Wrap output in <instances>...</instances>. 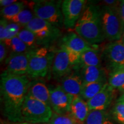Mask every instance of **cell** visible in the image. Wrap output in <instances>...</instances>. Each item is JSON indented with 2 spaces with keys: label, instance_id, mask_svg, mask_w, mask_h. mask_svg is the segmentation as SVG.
Instances as JSON below:
<instances>
[{
  "label": "cell",
  "instance_id": "cell-17",
  "mask_svg": "<svg viewBox=\"0 0 124 124\" xmlns=\"http://www.w3.org/2000/svg\"><path fill=\"white\" fill-rule=\"evenodd\" d=\"M90 112L87 101L80 97L74 98L71 106L70 114L77 124H83Z\"/></svg>",
  "mask_w": 124,
  "mask_h": 124
},
{
  "label": "cell",
  "instance_id": "cell-28",
  "mask_svg": "<svg viewBox=\"0 0 124 124\" xmlns=\"http://www.w3.org/2000/svg\"><path fill=\"white\" fill-rule=\"evenodd\" d=\"M48 124H77L70 113L60 114L53 112Z\"/></svg>",
  "mask_w": 124,
  "mask_h": 124
},
{
  "label": "cell",
  "instance_id": "cell-7",
  "mask_svg": "<svg viewBox=\"0 0 124 124\" xmlns=\"http://www.w3.org/2000/svg\"><path fill=\"white\" fill-rule=\"evenodd\" d=\"M33 14L59 28H62L63 16L62 12V1H37L32 3Z\"/></svg>",
  "mask_w": 124,
  "mask_h": 124
},
{
  "label": "cell",
  "instance_id": "cell-31",
  "mask_svg": "<svg viewBox=\"0 0 124 124\" xmlns=\"http://www.w3.org/2000/svg\"><path fill=\"white\" fill-rule=\"evenodd\" d=\"M8 47L4 42L0 43V62L2 63L7 59Z\"/></svg>",
  "mask_w": 124,
  "mask_h": 124
},
{
  "label": "cell",
  "instance_id": "cell-10",
  "mask_svg": "<svg viewBox=\"0 0 124 124\" xmlns=\"http://www.w3.org/2000/svg\"><path fill=\"white\" fill-rule=\"evenodd\" d=\"M85 0H64L62 1V12L63 16V24L66 29L75 27L86 6Z\"/></svg>",
  "mask_w": 124,
  "mask_h": 124
},
{
  "label": "cell",
  "instance_id": "cell-8",
  "mask_svg": "<svg viewBox=\"0 0 124 124\" xmlns=\"http://www.w3.org/2000/svg\"><path fill=\"white\" fill-rule=\"evenodd\" d=\"M35 34L38 46H49L61 36L60 29L44 20L35 17L25 27Z\"/></svg>",
  "mask_w": 124,
  "mask_h": 124
},
{
  "label": "cell",
  "instance_id": "cell-34",
  "mask_svg": "<svg viewBox=\"0 0 124 124\" xmlns=\"http://www.w3.org/2000/svg\"><path fill=\"white\" fill-rule=\"evenodd\" d=\"M17 1L16 0H1L0 1V5L2 8H4L9 7V6L11 5L14 3L17 2Z\"/></svg>",
  "mask_w": 124,
  "mask_h": 124
},
{
  "label": "cell",
  "instance_id": "cell-24",
  "mask_svg": "<svg viewBox=\"0 0 124 124\" xmlns=\"http://www.w3.org/2000/svg\"><path fill=\"white\" fill-rule=\"evenodd\" d=\"M113 119L119 124H124V95H121L116 102L111 110Z\"/></svg>",
  "mask_w": 124,
  "mask_h": 124
},
{
  "label": "cell",
  "instance_id": "cell-20",
  "mask_svg": "<svg viewBox=\"0 0 124 124\" xmlns=\"http://www.w3.org/2000/svg\"><path fill=\"white\" fill-rule=\"evenodd\" d=\"M108 83V80L105 79L83 85L80 97L86 101H87L101 91Z\"/></svg>",
  "mask_w": 124,
  "mask_h": 124
},
{
  "label": "cell",
  "instance_id": "cell-23",
  "mask_svg": "<svg viewBox=\"0 0 124 124\" xmlns=\"http://www.w3.org/2000/svg\"><path fill=\"white\" fill-rule=\"evenodd\" d=\"M25 4L23 2H17L9 7L4 8L1 10V16L7 21H10L12 18L24 10Z\"/></svg>",
  "mask_w": 124,
  "mask_h": 124
},
{
  "label": "cell",
  "instance_id": "cell-27",
  "mask_svg": "<svg viewBox=\"0 0 124 124\" xmlns=\"http://www.w3.org/2000/svg\"><path fill=\"white\" fill-rule=\"evenodd\" d=\"M35 17V15L31 10L24 9L16 16L15 17L12 18L10 21L18 24L21 27L25 28Z\"/></svg>",
  "mask_w": 124,
  "mask_h": 124
},
{
  "label": "cell",
  "instance_id": "cell-2",
  "mask_svg": "<svg viewBox=\"0 0 124 124\" xmlns=\"http://www.w3.org/2000/svg\"><path fill=\"white\" fill-rule=\"evenodd\" d=\"M74 28L78 35L92 46H98L104 41L106 38L102 28L101 7L86 5Z\"/></svg>",
  "mask_w": 124,
  "mask_h": 124
},
{
  "label": "cell",
  "instance_id": "cell-13",
  "mask_svg": "<svg viewBox=\"0 0 124 124\" xmlns=\"http://www.w3.org/2000/svg\"><path fill=\"white\" fill-rule=\"evenodd\" d=\"M115 91L116 89L106 83L101 91L87 101L90 111L106 110L113 101Z\"/></svg>",
  "mask_w": 124,
  "mask_h": 124
},
{
  "label": "cell",
  "instance_id": "cell-3",
  "mask_svg": "<svg viewBox=\"0 0 124 124\" xmlns=\"http://www.w3.org/2000/svg\"><path fill=\"white\" fill-rule=\"evenodd\" d=\"M56 51L51 46H41L30 51L28 75L32 79L43 78L48 74Z\"/></svg>",
  "mask_w": 124,
  "mask_h": 124
},
{
  "label": "cell",
  "instance_id": "cell-30",
  "mask_svg": "<svg viewBox=\"0 0 124 124\" xmlns=\"http://www.w3.org/2000/svg\"><path fill=\"white\" fill-rule=\"evenodd\" d=\"M8 21L4 18H1L0 21V41L4 42L5 40V32Z\"/></svg>",
  "mask_w": 124,
  "mask_h": 124
},
{
  "label": "cell",
  "instance_id": "cell-25",
  "mask_svg": "<svg viewBox=\"0 0 124 124\" xmlns=\"http://www.w3.org/2000/svg\"><path fill=\"white\" fill-rule=\"evenodd\" d=\"M4 42L5 43L8 48L11 51V52L14 53H25L31 51L28 46L24 43L18 38L16 36L15 38L5 40Z\"/></svg>",
  "mask_w": 124,
  "mask_h": 124
},
{
  "label": "cell",
  "instance_id": "cell-29",
  "mask_svg": "<svg viewBox=\"0 0 124 124\" xmlns=\"http://www.w3.org/2000/svg\"><path fill=\"white\" fill-rule=\"evenodd\" d=\"M21 27L15 23H9L7 25L5 32V40L10 39L17 36L19 33Z\"/></svg>",
  "mask_w": 124,
  "mask_h": 124
},
{
  "label": "cell",
  "instance_id": "cell-1",
  "mask_svg": "<svg viewBox=\"0 0 124 124\" xmlns=\"http://www.w3.org/2000/svg\"><path fill=\"white\" fill-rule=\"evenodd\" d=\"M32 78L29 75H16L3 72L1 75L0 92L3 111L14 123L23 122L22 108Z\"/></svg>",
  "mask_w": 124,
  "mask_h": 124
},
{
  "label": "cell",
  "instance_id": "cell-15",
  "mask_svg": "<svg viewBox=\"0 0 124 124\" xmlns=\"http://www.w3.org/2000/svg\"><path fill=\"white\" fill-rule=\"evenodd\" d=\"M61 44L79 55L87 50L98 46L90 44L76 32H69L63 37Z\"/></svg>",
  "mask_w": 124,
  "mask_h": 124
},
{
  "label": "cell",
  "instance_id": "cell-26",
  "mask_svg": "<svg viewBox=\"0 0 124 124\" xmlns=\"http://www.w3.org/2000/svg\"><path fill=\"white\" fill-rule=\"evenodd\" d=\"M17 36L23 43L27 45L28 47L31 50L38 48V46L37 44L36 38L35 34L32 31L26 28L21 29Z\"/></svg>",
  "mask_w": 124,
  "mask_h": 124
},
{
  "label": "cell",
  "instance_id": "cell-12",
  "mask_svg": "<svg viewBox=\"0 0 124 124\" xmlns=\"http://www.w3.org/2000/svg\"><path fill=\"white\" fill-rule=\"evenodd\" d=\"M30 51L25 53L11 52L5 60L4 72L16 75H28Z\"/></svg>",
  "mask_w": 124,
  "mask_h": 124
},
{
  "label": "cell",
  "instance_id": "cell-5",
  "mask_svg": "<svg viewBox=\"0 0 124 124\" xmlns=\"http://www.w3.org/2000/svg\"><path fill=\"white\" fill-rule=\"evenodd\" d=\"M23 122L35 124H48L53 111L51 106L26 96L22 108Z\"/></svg>",
  "mask_w": 124,
  "mask_h": 124
},
{
  "label": "cell",
  "instance_id": "cell-36",
  "mask_svg": "<svg viewBox=\"0 0 124 124\" xmlns=\"http://www.w3.org/2000/svg\"><path fill=\"white\" fill-rule=\"evenodd\" d=\"M121 40H122V42L124 43V32H123V34H122V36Z\"/></svg>",
  "mask_w": 124,
  "mask_h": 124
},
{
  "label": "cell",
  "instance_id": "cell-37",
  "mask_svg": "<svg viewBox=\"0 0 124 124\" xmlns=\"http://www.w3.org/2000/svg\"><path fill=\"white\" fill-rule=\"evenodd\" d=\"M122 94H124V91H123V93H122Z\"/></svg>",
  "mask_w": 124,
  "mask_h": 124
},
{
  "label": "cell",
  "instance_id": "cell-11",
  "mask_svg": "<svg viewBox=\"0 0 124 124\" xmlns=\"http://www.w3.org/2000/svg\"><path fill=\"white\" fill-rule=\"evenodd\" d=\"M50 104L53 112L64 114L70 113L71 106L74 97L63 90L60 85L48 87Z\"/></svg>",
  "mask_w": 124,
  "mask_h": 124
},
{
  "label": "cell",
  "instance_id": "cell-9",
  "mask_svg": "<svg viewBox=\"0 0 124 124\" xmlns=\"http://www.w3.org/2000/svg\"><path fill=\"white\" fill-rule=\"evenodd\" d=\"M101 54L109 72L124 66V43L121 39L110 42L105 46Z\"/></svg>",
  "mask_w": 124,
  "mask_h": 124
},
{
  "label": "cell",
  "instance_id": "cell-6",
  "mask_svg": "<svg viewBox=\"0 0 124 124\" xmlns=\"http://www.w3.org/2000/svg\"><path fill=\"white\" fill-rule=\"evenodd\" d=\"M117 8L104 5L101 7L102 28L105 38L110 42L121 39L124 32V27Z\"/></svg>",
  "mask_w": 124,
  "mask_h": 124
},
{
  "label": "cell",
  "instance_id": "cell-21",
  "mask_svg": "<svg viewBox=\"0 0 124 124\" xmlns=\"http://www.w3.org/2000/svg\"><path fill=\"white\" fill-rule=\"evenodd\" d=\"M83 124H114L106 110H91Z\"/></svg>",
  "mask_w": 124,
  "mask_h": 124
},
{
  "label": "cell",
  "instance_id": "cell-4",
  "mask_svg": "<svg viewBox=\"0 0 124 124\" xmlns=\"http://www.w3.org/2000/svg\"><path fill=\"white\" fill-rule=\"evenodd\" d=\"M80 56L60 45L59 48L56 51L52 63L51 71L52 78L61 80L74 70H79Z\"/></svg>",
  "mask_w": 124,
  "mask_h": 124
},
{
  "label": "cell",
  "instance_id": "cell-16",
  "mask_svg": "<svg viewBox=\"0 0 124 124\" xmlns=\"http://www.w3.org/2000/svg\"><path fill=\"white\" fill-rule=\"evenodd\" d=\"M27 96L51 106L49 88L42 82L32 80Z\"/></svg>",
  "mask_w": 124,
  "mask_h": 124
},
{
  "label": "cell",
  "instance_id": "cell-19",
  "mask_svg": "<svg viewBox=\"0 0 124 124\" xmlns=\"http://www.w3.org/2000/svg\"><path fill=\"white\" fill-rule=\"evenodd\" d=\"M101 58L98 46L85 51L80 54L79 69L90 66L102 67Z\"/></svg>",
  "mask_w": 124,
  "mask_h": 124
},
{
  "label": "cell",
  "instance_id": "cell-32",
  "mask_svg": "<svg viewBox=\"0 0 124 124\" xmlns=\"http://www.w3.org/2000/svg\"><path fill=\"white\" fill-rule=\"evenodd\" d=\"M117 9L124 30V0L120 1V3H119Z\"/></svg>",
  "mask_w": 124,
  "mask_h": 124
},
{
  "label": "cell",
  "instance_id": "cell-35",
  "mask_svg": "<svg viewBox=\"0 0 124 124\" xmlns=\"http://www.w3.org/2000/svg\"><path fill=\"white\" fill-rule=\"evenodd\" d=\"M13 124H31V123H28V122H18V123H14Z\"/></svg>",
  "mask_w": 124,
  "mask_h": 124
},
{
  "label": "cell",
  "instance_id": "cell-33",
  "mask_svg": "<svg viewBox=\"0 0 124 124\" xmlns=\"http://www.w3.org/2000/svg\"><path fill=\"white\" fill-rule=\"evenodd\" d=\"M102 2L104 4V5L114 8L118 7L120 3L119 1H114V0H105Z\"/></svg>",
  "mask_w": 124,
  "mask_h": 124
},
{
  "label": "cell",
  "instance_id": "cell-22",
  "mask_svg": "<svg viewBox=\"0 0 124 124\" xmlns=\"http://www.w3.org/2000/svg\"><path fill=\"white\" fill-rule=\"evenodd\" d=\"M108 83L114 89L122 93L124 91V66L114 69L109 72Z\"/></svg>",
  "mask_w": 124,
  "mask_h": 124
},
{
  "label": "cell",
  "instance_id": "cell-18",
  "mask_svg": "<svg viewBox=\"0 0 124 124\" xmlns=\"http://www.w3.org/2000/svg\"><path fill=\"white\" fill-rule=\"evenodd\" d=\"M83 85L107 79L106 71L102 67L90 66L80 70Z\"/></svg>",
  "mask_w": 124,
  "mask_h": 124
},
{
  "label": "cell",
  "instance_id": "cell-14",
  "mask_svg": "<svg viewBox=\"0 0 124 124\" xmlns=\"http://www.w3.org/2000/svg\"><path fill=\"white\" fill-rule=\"evenodd\" d=\"M60 85L65 92L73 96L80 97L83 82L79 70H74L61 79Z\"/></svg>",
  "mask_w": 124,
  "mask_h": 124
}]
</instances>
